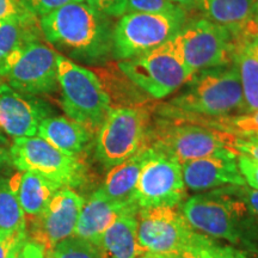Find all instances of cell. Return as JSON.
<instances>
[{"label":"cell","instance_id":"1","mask_svg":"<svg viewBox=\"0 0 258 258\" xmlns=\"http://www.w3.org/2000/svg\"><path fill=\"white\" fill-rule=\"evenodd\" d=\"M114 22L85 2L72 3L40 17L42 36L71 59L104 64L112 56Z\"/></svg>","mask_w":258,"mask_h":258},{"label":"cell","instance_id":"2","mask_svg":"<svg viewBox=\"0 0 258 258\" xmlns=\"http://www.w3.org/2000/svg\"><path fill=\"white\" fill-rule=\"evenodd\" d=\"M178 208L200 233L227 241L249 254H258V221L234 185L196 194L180 203Z\"/></svg>","mask_w":258,"mask_h":258},{"label":"cell","instance_id":"3","mask_svg":"<svg viewBox=\"0 0 258 258\" xmlns=\"http://www.w3.org/2000/svg\"><path fill=\"white\" fill-rule=\"evenodd\" d=\"M244 96L237 64L233 62L200 71L169 102L157 105L163 117L214 118L243 114Z\"/></svg>","mask_w":258,"mask_h":258},{"label":"cell","instance_id":"4","mask_svg":"<svg viewBox=\"0 0 258 258\" xmlns=\"http://www.w3.org/2000/svg\"><path fill=\"white\" fill-rule=\"evenodd\" d=\"M138 237L146 252L167 258H201L218 244L194 230L177 207L139 209Z\"/></svg>","mask_w":258,"mask_h":258},{"label":"cell","instance_id":"5","mask_svg":"<svg viewBox=\"0 0 258 258\" xmlns=\"http://www.w3.org/2000/svg\"><path fill=\"white\" fill-rule=\"evenodd\" d=\"M234 139L196 122L157 115L151 122L145 144L184 164L200 158L235 153L231 150Z\"/></svg>","mask_w":258,"mask_h":258},{"label":"cell","instance_id":"6","mask_svg":"<svg viewBox=\"0 0 258 258\" xmlns=\"http://www.w3.org/2000/svg\"><path fill=\"white\" fill-rule=\"evenodd\" d=\"M57 82L64 114L96 137L111 110L110 99L97 74L69 57L59 55Z\"/></svg>","mask_w":258,"mask_h":258},{"label":"cell","instance_id":"7","mask_svg":"<svg viewBox=\"0 0 258 258\" xmlns=\"http://www.w3.org/2000/svg\"><path fill=\"white\" fill-rule=\"evenodd\" d=\"M186 22V11L125 12L114 27L112 57L128 60L157 49L178 34Z\"/></svg>","mask_w":258,"mask_h":258},{"label":"cell","instance_id":"8","mask_svg":"<svg viewBox=\"0 0 258 258\" xmlns=\"http://www.w3.org/2000/svg\"><path fill=\"white\" fill-rule=\"evenodd\" d=\"M167 44L192 74L234 61L233 35L205 17L185 22Z\"/></svg>","mask_w":258,"mask_h":258},{"label":"cell","instance_id":"9","mask_svg":"<svg viewBox=\"0 0 258 258\" xmlns=\"http://www.w3.org/2000/svg\"><path fill=\"white\" fill-rule=\"evenodd\" d=\"M152 109L111 108L96 134L95 156L109 170L127 160L146 143Z\"/></svg>","mask_w":258,"mask_h":258},{"label":"cell","instance_id":"10","mask_svg":"<svg viewBox=\"0 0 258 258\" xmlns=\"http://www.w3.org/2000/svg\"><path fill=\"white\" fill-rule=\"evenodd\" d=\"M10 156L18 171L37 173L64 188H79L88 180L82 158L67 156L37 135L14 139Z\"/></svg>","mask_w":258,"mask_h":258},{"label":"cell","instance_id":"11","mask_svg":"<svg viewBox=\"0 0 258 258\" xmlns=\"http://www.w3.org/2000/svg\"><path fill=\"white\" fill-rule=\"evenodd\" d=\"M117 67L154 101L179 91L194 76L167 42L143 55L118 61Z\"/></svg>","mask_w":258,"mask_h":258},{"label":"cell","instance_id":"12","mask_svg":"<svg viewBox=\"0 0 258 258\" xmlns=\"http://www.w3.org/2000/svg\"><path fill=\"white\" fill-rule=\"evenodd\" d=\"M54 48L41 40L31 41L15 50L0 66V79L17 91L48 95L59 90L57 57Z\"/></svg>","mask_w":258,"mask_h":258},{"label":"cell","instance_id":"13","mask_svg":"<svg viewBox=\"0 0 258 258\" xmlns=\"http://www.w3.org/2000/svg\"><path fill=\"white\" fill-rule=\"evenodd\" d=\"M185 191L182 164L153 148V154L141 170L133 194L137 207H178L185 198Z\"/></svg>","mask_w":258,"mask_h":258},{"label":"cell","instance_id":"14","mask_svg":"<svg viewBox=\"0 0 258 258\" xmlns=\"http://www.w3.org/2000/svg\"><path fill=\"white\" fill-rule=\"evenodd\" d=\"M84 200L72 188H61L41 215L27 226L28 239L36 241L50 252L57 244L72 237Z\"/></svg>","mask_w":258,"mask_h":258},{"label":"cell","instance_id":"15","mask_svg":"<svg viewBox=\"0 0 258 258\" xmlns=\"http://www.w3.org/2000/svg\"><path fill=\"white\" fill-rule=\"evenodd\" d=\"M50 114V105L40 97L17 91L0 82V133L5 137H35L41 122Z\"/></svg>","mask_w":258,"mask_h":258},{"label":"cell","instance_id":"16","mask_svg":"<svg viewBox=\"0 0 258 258\" xmlns=\"http://www.w3.org/2000/svg\"><path fill=\"white\" fill-rule=\"evenodd\" d=\"M185 188L192 191L246 184L237 164V153L212 156L182 164Z\"/></svg>","mask_w":258,"mask_h":258},{"label":"cell","instance_id":"17","mask_svg":"<svg viewBox=\"0 0 258 258\" xmlns=\"http://www.w3.org/2000/svg\"><path fill=\"white\" fill-rule=\"evenodd\" d=\"M138 208L133 202H118L97 189L84 201L78 222L72 237L80 238L95 245L112 222L129 209ZM139 209V208H138Z\"/></svg>","mask_w":258,"mask_h":258},{"label":"cell","instance_id":"18","mask_svg":"<svg viewBox=\"0 0 258 258\" xmlns=\"http://www.w3.org/2000/svg\"><path fill=\"white\" fill-rule=\"evenodd\" d=\"M138 208L129 209L97 239L102 258H140L147 253L138 237Z\"/></svg>","mask_w":258,"mask_h":258},{"label":"cell","instance_id":"19","mask_svg":"<svg viewBox=\"0 0 258 258\" xmlns=\"http://www.w3.org/2000/svg\"><path fill=\"white\" fill-rule=\"evenodd\" d=\"M37 137L71 157H82L95 138L84 125L64 116L44 118L38 127Z\"/></svg>","mask_w":258,"mask_h":258},{"label":"cell","instance_id":"20","mask_svg":"<svg viewBox=\"0 0 258 258\" xmlns=\"http://www.w3.org/2000/svg\"><path fill=\"white\" fill-rule=\"evenodd\" d=\"M10 182L23 209L27 222L41 215L54 195L61 188H64L46 177L23 171L10 177Z\"/></svg>","mask_w":258,"mask_h":258},{"label":"cell","instance_id":"21","mask_svg":"<svg viewBox=\"0 0 258 258\" xmlns=\"http://www.w3.org/2000/svg\"><path fill=\"white\" fill-rule=\"evenodd\" d=\"M152 154L153 148L145 144L134 156L109 169L99 189L115 201L133 202V194L141 170Z\"/></svg>","mask_w":258,"mask_h":258},{"label":"cell","instance_id":"22","mask_svg":"<svg viewBox=\"0 0 258 258\" xmlns=\"http://www.w3.org/2000/svg\"><path fill=\"white\" fill-rule=\"evenodd\" d=\"M257 0H196V8L205 18L227 29L238 37L256 18Z\"/></svg>","mask_w":258,"mask_h":258},{"label":"cell","instance_id":"23","mask_svg":"<svg viewBox=\"0 0 258 258\" xmlns=\"http://www.w3.org/2000/svg\"><path fill=\"white\" fill-rule=\"evenodd\" d=\"M115 66L114 70L106 64L104 69L93 71L109 96L111 108H146L156 111L157 104L153 103L154 99L124 76L117 67V63Z\"/></svg>","mask_w":258,"mask_h":258},{"label":"cell","instance_id":"24","mask_svg":"<svg viewBox=\"0 0 258 258\" xmlns=\"http://www.w3.org/2000/svg\"><path fill=\"white\" fill-rule=\"evenodd\" d=\"M258 38L237 40L234 62L237 64L244 96V112L258 110Z\"/></svg>","mask_w":258,"mask_h":258},{"label":"cell","instance_id":"25","mask_svg":"<svg viewBox=\"0 0 258 258\" xmlns=\"http://www.w3.org/2000/svg\"><path fill=\"white\" fill-rule=\"evenodd\" d=\"M40 22L21 23L0 19V66L15 50L31 41L41 40Z\"/></svg>","mask_w":258,"mask_h":258},{"label":"cell","instance_id":"26","mask_svg":"<svg viewBox=\"0 0 258 258\" xmlns=\"http://www.w3.org/2000/svg\"><path fill=\"white\" fill-rule=\"evenodd\" d=\"M186 121L207 125L235 138L252 139L258 137V110L214 118H191Z\"/></svg>","mask_w":258,"mask_h":258},{"label":"cell","instance_id":"27","mask_svg":"<svg viewBox=\"0 0 258 258\" xmlns=\"http://www.w3.org/2000/svg\"><path fill=\"white\" fill-rule=\"evenodd\" d=\"M0 231H27V219L10 182L0 173Z\"/></svg>","mask_w":258,"mask_h":258},{"label":"cell","instance_id":"28","mask_svg":"<svg viewBox=\"0 0 258 258\" xmlns=\"http://www.w3.org/2000/svg\"><path fill=\"white\" fill-rule=\"evenodd\" d=\"M46 254L48 258H102L95 245L77 237L67 238Z\"/></svg>","mask_w":258,"mask_h":258},{"label":"cell","instance_id":"29","mask_svg":"<svg viewBox=\"0 0 258 258\" xmlns=\"http://www.w3.org/2000/svg\"><path fill=\"white\" fill-rule=\"evenodd\" d=\"M0 19L21 23H37L38 17L32 14L22 0H0Z\"/></svg>","mask_w":258,"mask_h":258},{"label":"cell","instance_id":"30","mask_svg":"<svg viewBox=\"0 0 258 258\" xmlns=\"http://www.w3.org/2000/svg\"><path fill=\"white\" fill-rule=\"evenodd\" d=\"M185 11L172 0H127V12H167Z\"/></svg>","mask_w":258,"mask_h":258},{"label":"cell","instance_id":"31","mask_svg":"<svg viewBox=\"0 0 258 258\" xmlns=\"http://www.w3.org/2000/svg\"><path fill=\"white\" fill-rule=\"evenodd\" d=\"M27 240V231H0V258H16Z\"/></svg>","mask_w":258,"mask_h":258},{"label":"cell","instance_id":"32","mask_svg":"<svg viewBox=\"0 0 258 258\" xmlns=\"http://www.w3.org/2000/svg\"><path fill=\"white\" fill-rule=\"evenodd\" d=\"M79 2H84V0H23L27 8L37 17H42L57 9H61L62 6Z\"/></svg>","mask_w":258,"mask_h":258},{"label":"cell","instance_id":"33","mask_svg":"<svg viewBox=\"0 0 258 258\" xmlns=\"http://www.w3.org/2000/svg\"><path fill=\"white\" fill-rule=\"evenodd\" d=\"M97 11L109 17H121L127 12V0H84Z\"/></svg>","mask_w":258,"mask_h":258},{"label":"cell","instance_id":"34","mask_svg":"<svg viewBox=\"0 0 258 258\" xmlns=\"http://www.w3.org/2000/svg\"><path fill=\"white\" fill-rule=\"evenodd\" d=\"M237 164L245 183L258 190V161L244 154H237Z\"/></svg>","mask_w":258,"mask_h":258},{"label":"cell","instance_id":"35","mask_svg":"<svg viewBox=\"0 0 258 258\" xmlns=\"http://www.w3.org/2000/svg\"><path fill=\"white\" fill-rule=\"evenodd\" d=\"M239 198L243 200L246 207L249 208L251 214L256 218L258 221V190L253 189L247 184L234 186Z\"/></svg>","mask_w":258,"mask_h":258},{"label":"cell","instance_id":"36","mask_svg":"<svg viewBox=\"0 0 258 258\" xmlns=\"http://www.w3.org/2000/svg\"><path fill=\"white\" fill-rule=\"evenodd\" d=\"M201 258H250V256L249 253L239 249H235L231 245H221L218 243Z\"/></svg>","mask_w":258,"mask_h":258},{"label":"cell","instance_id":"37","mask_svg":"<svg viewBox=\"0 0 258 258\" xmlns=\"http://www.w3.org/2000/svg\"><path fill=\"white\" fill-rule=\"evenodd\" d=\"M231 150H233L237 154H244V156L251 158V159L258 161V143L257 141L247 140V139L235 138L231 145Z\"/></svg>","mask_w":258,"mask_h":258},{"label":"cell","instance_id":"38","mask_svg":"<svg viewBox=\"0 0 258 258\" xmlns=\"http://www.w3.org/2000/svg\"><path fill=\"white\" fill-rule=\"evenodd\" d=\"M16 258H46V250L36 241L28 239Z\"/></svg>","mask_w":258,"mask_h":258},{"label":"cell","instance_id":"39","mask_svg":"<svg viewBox=\"0 0 258 258\" xmlns=\"http://www.w3.org/2000/svg\"><path fill=\"white\" fill-rule=\"evenodd\" d=\"M10 166H12L10 148L4 146V145H0V173Z\"/></svg>","mask_w":258,"mask_h":258},{"label":"cell","instance_id":"40","mask_svg":"<svg viewBox=\"0 0 258 258\" xmlns=\"http://www.w3.org/2000/svg\"><path fill=\"white\" fill-rule=\"evenodd\" d=\"M177 5H179L180 8H183L185 11L189 10H194L196 8V0H172Z\"/></svg>","mask_w":258,"mask_h":258},{"label":"cell","instance_id":"41","mask_svg":"<svg viewBox=\"0 0 258 258\" xmlns=\"http://www.w3.org/2000/svg\"><path fill=\"white\" fill-rule=\"evenodd\" d=\"M140 258H167L165 256H161V254H157V253H151V252H147L145 253L144 256H141Z\"/></svg>","mask_w":258,"mask_h":258},{"label":"cell","instance_id":"42","mask_svg":"<svg viewBox=\"0 0 258 258\" xmlns=\"http://www.w3.org/2000/svg\"><path fill=\"white\" fill-rule=\"evenodd\" d=\"M9 144V140H8V137H5L4 134L0 133V145H8Z\"/></svg>","mask_w":258,"mask_h":258},{"label":"cell","instance_id":"43","mask_svg":"<svg viewBox=\"0 0 258 258\" xmlns=\"http://www.w3.org/2000/svg\"><path fill=\"white\" fill-rule=\"evenodd\" d=\"M254 16H256V17L258 18V0L256 3V5H254Z\"/></svg>","mask_w":258,"mask_h":258},{"label":"cell","instance_id":"44","mask_svg":"<svg viewBox=\"0 0 258 258\" xmlns=\"http://www.w3.org/2000/svg\"><path fill=\"white\" fill-rule=\"evenodd\" d=\"M247 140H252V141H257V143H258V137H257V138H252V139H247Z\"/></svg>","mask_w":258,"mask_h":258},{"label":"cell","instance_id":"45","mask_svg":"<svg viewBox=\"0 0 258 258\" xmlns=\"http://www.w3.org/2000/svg\"><path fill=\"white\" fill-rule=\"evenodd\" d=\"M46 258H48V257H47V254H46Z\"/></svg>","mask_w":258,"mask_h":258},{"label":"cell","instance_id":"46","mask_svg":"<svg viewBox=\"0 0 258 258\" xmlns=\"http://www.w3.org/2000/svg\"><path fill=\"white\" fill-rule=\"evenodd\" d=\"M0 82H2V79H0Z\"/></svg>","mask_w":258,"mask_h":258},{"label":"cell","instance_id":"47","mask_svg":"<svg viewBox=\"0 0 258 258\" xmlns=\"http://www.w3.org/2000/svg\"><path fill=\"white\" fill-rule=\"evenodd\" d=\"M257 44H258V41H257Z\"/></svg>","mask_w":258,"mask_h":258},{"label":"cell","instance_id":"48","mask_svg":"<svg viewBox=\"0 0 258 258\" xmlns=\"http://www.w3.org/2000/svg\"><path fill=\"white\" fill-rule=\"evenodd\" d=\"M22 2H23V0H22Z\"/></svg>","mask_w":258,"mask_h":258}]
</instances>
